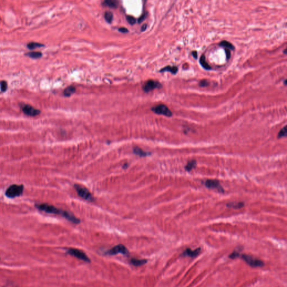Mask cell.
<instances>
[{"instance_id":"30bf717a","label":"cell","mask_w":287,"mask_h":287,"mask_svg":"<svg viewBox=\"0 0 287 287\" xmlns=\"http://www.w3.org/2000/svg\"><path fill=\"white\" fill-rule=\"evenodd\" d=\"M204 184H205V186L209 189H217L219 192H221V191L223 192V190L221 188V185H220V183L217 180L208 179V180H207L205 182Z\"/></svg>"},{"instance_id":"8fae6325","label":"cell","mask_w":287,"mask_h":287,"mask_svg":"<svg viewBox=\"0 0 287 287\" xmlns=\"http://www.w3.org/2000/svg\"><path fill=\"white\" fill-rule=\"evenodd\" d=\"M201 251V249L198 248L195 250H192L190 249H187L182 253V256L183 257H195L199 255Z\"/></svg>"},{"instance_id":"ac0fdd59","label":"cell","mask_w":287,"mask_h":287,"mask_svg":"<svg viewBox=\"0 0 287 287\" xmlns=\"http://www.w3.org/2000/svg\"><path fill=\"white\" fill-rule=\"evenodd\" d=\"M219 46L224 47L225 49H229L230 51L234 50L235 47L230 42H228L227 41H223L219 43Z\"/></svg>"},{"instance_id":"4dcf8cb0","label":"cell","mask_w":287,"mask_h":287,"mask_svg":"<svg viewBox=\"0 0 287 287\" xmlns=\"http://www.w3.org/2000/svg\"><path fill=\"white\" fill-rule=\"evenodd\" d=\"M225 53H226L227 58V60H228V59H229L230 57H231V52H230V50L225 49Z\"/></svg>"},{"instance_id":"4fadbf2b","label":"cell","mask_w":287,"mask_h":287,"mask_svg":"<svg viewBox=\"0 0 287 287\" xmlns=\"http://www.w3.org/2000/svg\"><path fill=\"white\" fill-rule=\"evenodd\" d=\"M178 70H179L178 67L177 66H168L165 67L164 68L161 69V70L159 71V72L160 73H164V72L168 71V72H170L171 73L173 74V75H175V74L177 73Z\"/></svg>"},{"instance_id":"836d02e7","label":"cell","mask_w":287,"mask_h":287,"mask_svg":"<svg viewBox=\"0 0 287 287\" xmlns=\"http://www.w3.org/2000/svg\"><path fill=\"white\" fill-rule=\"evenodd\" d=\"M127 166H128V165H123V168H126V167H127Z\"/></svg>"},{"instance_id":"7a4b0ae2","label":"cell","mask_w":287,"mask_h":287,"mask_svg":"<svg viewBox=\"0 0 287 287\" xmlns=\"http://www.w3.org/2000/svg\"><path fill=\"white\" fill-rule=\"evenodd\" d=\"M24 186L23 185H12L10 186L6 190L5 192V195L7 197L9 198H15L18 196H20L23 193Z\"/></svg>"},{"instance_id":"f546056e","label":"cell","mask_w":287,"mask_h":287,"mask_svg":"<svg viewBox=\"0 0 287 287\" xmlns=\"http://www.w3.org/2000/svg\"><path fill=\"white\" fill-rule=\"evenodd\" d=\"M145 18H146V14H144L143 15H142L141 16H140V18H139V20H138L139 23H141L142 21H144V20L145 19Z\"/></svg>"},{"instance_id":"9c48e42d","label":"cell","mask_w":287,"mask_h":287,"mask_svg":"<svg viewBox=\"0 0 287 287\" xmlns=\"http://www.w3.org/2000/svg\"><path fill=\"white\" fill-rule=\"evenodd\" d=\"M22 110L25 115L30 117L38 116L41 113V111L39 110L34 108L33 107L29 105H23Z\"/></svg>"},{"instance_id":"7c38bea8","label":"cell","mask_w":287,"mask_h":287,"mask_svg":"<svg viewBox=\"0 0 287 287\" xmlns=\"http://www.w3.org/2000/svg\"><path fill=\"white\" fill-rule=\"evenodd\" d=\"M147 263V260L137 259H131L130 260V263L133 266H140L143 265Z\"/></svg>"},{"instance_id":"d590c367","label":"cell","mask_w":287,"mask_h":287,"mask_svg":"<svg viewBox=\"0 0 287 287\" xmlns=\"http://www.w3.org/2000/svg\"><path fill=\"white\" fill-rule=\"evenodd\" d=\"M286 50H287V49H285V51H284V53H285V54H286Z\"/></svg>"},{"instance_id":"7402d4cb","label":"cell","mask_w":287,"mask_h":287,"mask_svg":"<svg viewBox=\"0 0 287 287\" xmlns=\"http://www.w3.org/2000/svg\"><path fill=\"white\" fill-rule=\"evenodd\" d=\"M104 17L105 19V21H107L108 23H111L113 19V15L112 14V12L106 11L104 15Z\"/></svg>"},{"instance_id":"cb8c5ba5","label":"cell","mask_w":287,"mask_h":287,"mask_svg":"<svg viewBox=\"0 0 287 287\" xmlns=\"http://www.w3.org/2000/svg\"><path fill=\"white\" fill-rule=\"evenodd\" d=\"M287 136V126H284L283 128L280 130L278 135V138H281Z\"/></svg>"},{"instance_id":"ffe728a7","label":"cell","mask_w":287,"mask_h":287,"mask_svg":"<svg viewBox=\"0 0 287 287\" xmlns=\"http://www.w3.org/2000/svg\"><path fill=\"white\" fill-rule=\"evenodd\" d=\"M27 47L29 49H34L35 48L44 47V45L39 43H37V42H30L27 44Z\"/></svg>"},{"instance_id":"5bb4252c","label":"cell","mask_w":287,"mask_h":287,"mask_svg":"<svg viewBox=\"0 0 287 287\" xmlns=\"http://www.w3.org/2000/svg\"><path fill=\"white\" fill-rule=\"evenodd\" d=\"M102 5L106 7L114 9L118 6V2L116 1H113V0H106L104 2H103Z\"/></svg>"},{"instance_id":"83f0119b","label":"cell","mask_w":287,"mask_h":287,"mask_svg":"<svg viewBox=\"0 0 287 287\" xmlns=\"http://www.w3.org/2000/svg\"><path fill=\"white\" fill-rule=\"evenodd\" d=\"M209 84V83L208 81L206 80H201L200 82L199 85L201 87H205L208 86Z\"/></svg>"},{"instance_id":"1f68e13d","label":"cell","mask_w":287,"mask_h":287,"mask_svg":"<svg viewBox=\"0 0 287 287\" xmlns=\"http://www.w3.org/2000/svg\"><path fill=\"white\" fill-rule=\"evenodd\" d=\"M192 55H193V57L195 59L197 58V51H193V52H192Z\"/></svg>"},{"instance_id":"d6986e66","label":"cell","mask_w":287,"mask_h":287,"mask_svg":"<svg viewBox=\"0 0 287 287\" xmlns=\"http://www.w3.org/2000/svg\"><path fill=\"white\" fill-rule=\"evenodd\" d=\"M244 206V203L242 202H233L231 203L227 204V207L235 209H240Z\"/></svg>"},{"instance_id":"e575fe53","label":"cell","mask_w":287,"mask_h":287,"mask_svg":"<svg viewBox=\"0 0 287 287\" xmlns=\"http://www.w3.org/2000/svg\"><path fill=\"white\" fill-rule=\"evenodd\" d=\"M284 84L285 85H287V80H285V81H284Z\"/></svg>"},{"instance_id":"603a6c76","label":"cell","mask_w":287,"mask_h":287,"mask_svg":"<svg viewBox=\"0 0 287 287\" xmlns=\"http://www.w3.org/2000/svg\"><path fill=\"white\" fill-rule=\"evenodd\" d=\"M196 165V161L195 160L190 161L187 165H186L185 169L187 171H191L193 169L195 168Z\"/></svg>"},{"instance_id":"d6a6232c","label":"cell","mask_w":287,"mask_h":287,"mask_svg":"<svg viewBox=\"0 0 287 287\" xmlns=\"http://www.w3.org/2000/svg\"><path fill=\"white\" fill-rule=\"evenodd\" d=\"M147 24H144L142 26V27H141V31H142V32L145 31V30L147 29Z\"/></svg>"},{"instance_id":"e0dca14e","label":"cell","mask_w":287,"mask_h":287,"mask_svg":"<svg viewBox=\"0 0 287 287\" xmlns=\"http://www.w3.org/2000/svg\"><path fill=\"white\" fill-rule=\"evenodd\" d=\"M200 63L201 65L202 66L204 69H205V70H210L211 69V66L208 63H207V61L205 59V56L204 55H203L202 56L200 57Z\"/></svg>"},{"instance_id":"8992f818","label":"cell","mask_w":287,"mask_h":287,"mask_svg":"<svg viewBox=\"0 0 287 287\" xmlns=\"http://www.w3.org/2000/svg\"><path fill=\"white\" fill-rule=\"evenodd\" d=\"M239 257H241L242 259L246 263H247L250 266H252L253 268L257 267H263L264 265V263L261 260L256 259L253 258L250 256L247 255H240Z\"/></svg>"},{"instance_id":"3957f363","label":"cell","mask_w":287,"mask_h":287,"mask_svg":"<svg viewBox=\"0 0 287 287\" xmlns=\"http://www.w3.org/2000/svg\"><path fill=\"white\" fill-rule=\"evenodd\" d=\"M74 187L78 195L82 199L85 200L87 201H92L94 200L93 196L91 195V193H90L89 191L84 186H82L79 185H75Z\"/></svg>"},{"instance_id":"f1b7e54d","label":"cell","mask_w":287,"mask_h":287,"mask_svg":"<svg viewBox=\"0 0 287 287\" xmlns=\"http://www.w3.org/2000/svg\"><path fill=\"white\" fill-rule=\"evenodd\" d=\"M118 30L119 32L122 33H127L129 32V30L125 27H121Z\"/></svg>"},{"instance_id":"5b68a950","label":"cell","mask_w":287,"mask_h":287,"mask_svg":"<svg viewBox=\"0 0 287 287\" xmlns=\"http://www.w3.org/2000/svg\"><path fill=\"white\" fill-rule=\"evenodd\" d=\"M151 111L158 115H161L170 117L172 116V113L168 107L165 105H158L153 107Z\"/></svg>"},{"instance_id":"6da1fadb","label":"cell","mask_w":287,"mask_h":287,"mask_svg":"<svg viewBox=\"0 0 287 287\" xmlns=\"http://www.w3.org/2000/svg\"><path fill=\"white\" fill-rule=\"evenodd\" d=\"M35 207L39 210L46 212L47 213L60 215L65 218H66L67 220L70 221L71 222H72L74 224H79L80 222V221L79 219H77V218L75 217L72 214L70 213L69 212H67L66 211L59 209L56 207H53L52 205H51L49 204H37L35 205Z\"/></svg>"},{"instance_id":"d4e9b609","label":"cell","mask_w":287,"mask_h":287,"mask_svg":"<svg viewBox=\"0 0 287 287\" xmlns=\"http://www.w3.org/2000/svg\"><path fill=\"white\" fill-rule=\"evenodd\" d=\"M126 19H127V21H128V23L130 25H134L136 23V19L132 16H130V15L127 16Z\"/></svg>"},{"instance_id":"277c9868","label":"cell","mask_w":287,"mask_h":287,"mask_svg":"<svg viewBox=\"0 0 287 287\" xmlns=\"http://www.w3.org/2000/svg\"><path fill=\"white\" fill-rule=\"evenodd\" d=\"M67 253L70 255L73 256L74 257H76L78 259L81 260L86 263H90V259L88 257V256L85 254V252H83L80 250L79 249H74V248H70L67 249Z\"/></svg>"},{"instance_id":"52a82bcc","label":"cell","mask_w":287,"mask_h":287,"mask_svg":"<svg viewBox=\"0 0 287 287\" xmlns=\"http://www.w3.org/2000/svg\"><path fill=\"white\" fill-rule=\"evenodd\" d=\"M121 253L123 255H127L129 253V250L122 244H119L114 246L105 253L106 255H116L117 254Z\"/></svg>"},{"instance_id":"2e32d148","label":"cell","mask_w":287,"mask_h":287,"mask_svg":"<svg viewBox=\"0 0 287 287\" xmlns=\"http://www.w3.org/2000/svg\"><path fill=\"white\" fill-rule=\"evenodd\" d=\"M76 91V88L74 86H69L65 89L63 91L64 96L66 97H69L71 95L74 94Z\"/></svg>"},{"instance_id":"4316f807","label":"cell","mask_w":287,"mask_h":287,"mask_svg":"<svg viewBox=\"0 0 287 287\" xmlns=\"http://www.w3.org/2000/svg\"><path fill=\"white\" fill-rule=\"evenodd\" d=\"M239 256H240V254L238 252L235 251V252H232L231 254L229 256V258H231L232 259H235L236 258H237L238 257H239Z\"/></svg>"},{"instance_id":"ba28073f","label":"cell","mask_w":287,"mask_h":287,"mask_svg":"<svg viewBox=\"0 0 287 287\" xmlns=\"http://www.w3.org/2000/svg\"><path fill=\"white\" fill-rule=\"evenodd\" d=\"M161 87V84H160L159 82L153 80H150L147 81V82H145V84H144L143 89L145 92L149 93L151 91L155 89L160 88Z\"/></svg>"},{"instance_id":"9a60e30c","label":"cell","mask_w":287,"mask_h":287,"mask_svg":"<svg viewBox=\"0 0 287 287\" xmlns=\"http://www.w3.org/2000/svg\"><path fill=\"white\" fill-rule=\"evenodd\" d=\"M133 153L136 154V155L140 156V157H146L147 155H149L151 153H148L147 151H145L143 149H141L140 147H135L133 148Z\"/></svg>"},{"instance_id":"484cf974","label":"cell","mask_w":287,"mask_h":287,"mask_svg":"<svg viewBox=\"0 0 287 287\" xmlns=\"http://www.w3.org/2000/svg\"><path fill=\"white\" fill-rule=\"evenodd\" d=\"M1 85V90L2 91H5L7 89V83L5 81H2L0 83Z\"/></svg>"},{"instance_id":"44dd1931","label":"cell","mask_w":287,"mask_h":287,"mask_svg":"<svg viewBox=\"0 0 287 287\" xmlns=\"http://www.w3.org/2000/svg\"><path fill=\"white\" fill-rule=\"evenodd\" d=\"M27 56H29V57L34 58V59H37V58H39L42 56V53L40 52H29L28 53H26Z\"/></svg>"}]
</instances>
